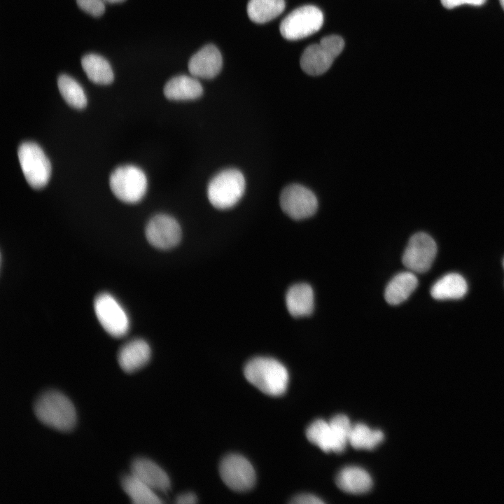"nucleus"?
Wrapping results in <instances>:
<instances>
[{
  "label": "nucleus",
  "instance_id": "nucleus-1",
  "mask_svg": "<svg viewBox=\"0 0 504 504\" xmlns=\"http://www.w3.org/2000/svg\"><path fill=\"white\" fill-rule=\"evenodd\" d=\"M244 374L248 382L269 396H281L288 387V370L273 358L258 356L251 359L244 367Z\"/></svg>",
  "mask_w": 504,
  "mask_h": 504
},
{
  "label": "nucleus",
  "instance_id": "nucleus-2",
  "mask_svg": "<svg viewBox=\"0 0 504 504\" xmlns=\"http://www.w3.org/2000/svg\"><path fill=\"white\" fill-rule=\"evenodd\" d=\"M34 412L42 424L59 431L70 430L76 421L72 402L55 390L45 391L38 396L34 405Z\"/></svg>",
  "mask_w": 504,
  "mask_h": 504
},
{
  "label": "nucleus",
  "instance_id": "nucleus-3",
  "mask_svg": "<svg viewBox=\"0 0 504 504\" xmlns=\"http://www.w3.org/2000/svg\"><path fill=\"white\" fill-rule=\"evenodd\" d=\"M349 418L337 414L329 421L317 419L306 430L307 440L325 452H342L349 444L352 428Z\"/></svg>",
  "mask_w": 504,
  "mask_h": 504
},
{
  "label": "nucleus",
  "instance_id": "nucleus-4",
  "mask_svg": "<svg viewBox=\"0 0 504 504\" xmlns=\"http://www.w3.org/2000/svg\"><path fill=\"white\" fill-rule=\"evenodd\" d=\"M245 188L243 174L237 169H226L211 179L207 187V196L215 208L227 209L239 202Z\"/></svg>",
  "mask_w": 504,
  "mask_h": 504
},
{
  "label": "nucleus",
  "instance_id": "nucleus-5",
  "mask_svg": "<svg viewBox=\"0 0 504 504\" xmlns=\"http://www.w3.org/2000/svg\"><path fill=\"white\" fill-rule=\"evenodd\" d=\"M147 178L144 171L134 165L118 167L111 174L109 186L112 192L120 201L136 203L144 197Z\"/></svg>",
  "mask_w": 504,
  "mask_h": 504
},
{
  "label": "nucleus",
  "instance_id": "nucleus-6",
  "mask_svg": "<svg viewBox=\"0 0 504 504\" xmlns=\"http://www.w3.org/2000/svg\"><path fill=\"white\" fill-rule=\"evenodd\" d=\"M344 46V41L339 36L323 37L318 43L312 44L304 50L300 58L301 69L310 76L325 73Z\"/></svg>",
  "mask_w": 504,
  "mask_h": 504
},
{
  "label": "nucleus",
  "instance_id": "nucleus-7",
  "mask_svg": "<svg viewBox=\"0 0 504 504\" xmlns=\"http://www.w3.org/2000/svg\"><path fill=\"white\" fill-rule=\"evenodd\" d=\"M18 155L29 186L36 189L46 186L51 175V164L43 149L34 142L26 141L20 145Z\"/></svg>",
  "mask_w": 504,
  "mask_h": 504
},
{
  "label": "nucleus",
  "instance_id": "nucleus-8",
  "mask_svg": "<svg viewBox=\"0 0 504 504\" xmlns=\"http://www.w3.org/2000/svg\"><path fill=\"white\" fill-rule=\"evenodd\" d=\"M323 23L322 11L314 6L306 5L286 15L279 25V31L287 40H299L317 32Z\"/></svg>",
  "mask_w": 504,
  "mask_h": 504
},
{
  "label": "nucleus",
  "instance_id": "nucleus-9",
  "mask_svg": "<svg viewBox=\"0 0 504 504\" xmlns=\"http://www.w3.org/2000/svg\"><path fill=\"white\" fill-rule=\"evenodd\" d=\"M282 211L294 220H302L312 216L318 209L316 195L308 188L298 184L285 187L279 197Z\"/></svg>",
  "mask_w": 504,
  "mask_h": 504
},
{
  "label": "nucleus",
  "instance_id": "nucleus-10",
  "mask_svg": "<svg viewBox=\"0 0 504 504\" xmlns=\"http://www.w3.org/2000/svg\"><path fill=\"white\" fill-rule=\"evenodd\" d=\"M94 308L98 321L109 335L120 337L127 334L129 318L113 296L106 293L99 294L94 300Z\"/></svg>",
  "mask_w": 504,
  "mask_h": 504
},
{
  "label": "nucleus",
  "instance_id": "nucleus-11",
  "mask_svg": "<svg viewBox=\"0 0 504 504\" xmlns=\"http://www.w3.org/2000/svg\"><path fill=\"white\" fill-rule=\"evenodd\" d=\"M437 253L434 239L425 232L411 237L402 255V261L409 271L424 273L431 267Z\"/></svg>",
  "mask_w": 504,
  "mask_h": 504
},
{
  "label": "nucleus",
  "instance_id": "nucleus-12",
  "mask_svg": "<svg viewBox=\"0 0 504 504\" xmlns=\"http://www.w3.org/2000/svg\"><path fill=\"white\" fill-rule=\"evenodd\" d=\"M219 470L223 482L234 491H247L251 489L255 482L253 466L241 455H227L221 461Z\"/></svg>",
  "mask_w": 504,
  "mask_h": 504
},
{
  "label": "nucleus",
  "instance_id": "nucleus-13",
  "mask_svg": "<svg viewBox=\"0 0 504 504\" xmlns=\"http://www.w3.org/2000/svg\"><path fill=\"white\" fill-rule=\"evenodd\" d=\"M145 234L150 244L161 250L176 246L182 234L178 222L165 214H157L151 218L146 225Z\"/></svg>",
  "mask_w": 504,
  "mask_h": 504
},
{
  "label": "nucleus",
  "instance_id": "nucleus-14",
  "mask_svg": "<svg viewBox=\"0 0 504 504\" xmlns=\"http://www.w3.org/2000/svg\"><path fill=\"white\" fill-rule=\"evenodd\" d=\"M223 65L219 50L209 44L194 54L188 62V71L195 78L209 79L216 76Z\"/></svg>",
  "mask_w": 504,
  "mask_h": 504
},
{
  "label": "nucleus",
  "instance_id": "nucleus-15",
  "mask_svg": "<svg viewBox=\"0 0 504 504\" xmlns=\"http://www.w3.org/2000/svg\"><path fill=\"white\" fill-rule=\"evenodd\" d=\"M131 473L155 491L165 492L170 489V480L167 474L150 459L136 458L133 460Z\"/></svg>",
  "mask_w": 504,
  "mask_h": 504
},
{
  "label": "nucleus",
  "instance_id": "nucleus-16",
  "mask_svg": "<svg viewBox=\"0 0 504 504\" xmlns=\"http://www.w3.org/2000/svg\"><path fill=\"white\" fill-rule=\"evenodd\" d=\"M149 344L142 339H134L125 344L118 354V361L121 369L132 373L145 366L150 358Z\"/></svg>",
  "mask_w": 504,
  "mask_h": 504
},
{
  "label": "nucleus",
  "instance_id": "nucleus-17",
  "mask_svg": "<svg viewBox=\"0 0 504 504\" xmlns=\"http://www.w3.org/2000/svg\"><path fill=\"white\" fill-rule=\"evenodd\" d=\"M314 292L307 284H296L290 286L286 295V304L290 314L294 317L310 315L314 309Z\"/></svg>",
  "mask_w": 504,
  "mask_h": 504
},
{
  "label": "nucleus",
  "instance_id": "nucleus-18",
  "mask_svg": "<svg viewBox=\"0 0 504 504\" xmlns=\"http://www.w3.org/2000/svg\"><path fill=\"white\" fill-rule=\"evenodd\" d=\"M202 92V85L197 78L192 76H174L164 87V94L170 100H192L200 97Z\"/></svg>",
  "mask_w": 504,
  "mask_h": 504
},
{
  "label": "nucleus",
  "instance_id": "nucleus-19",
  "mask_svg": "<svg viewBox=\"0 0 504 504\" xmlns=\"http://www.w3.org/2000/svg\"><path fill=\"white\" fill-rule=\"evenodd\" d=\"M336 484L343 491L352 494L368 492L372 486L370 474L357 466L343 468L337 475Z\"/></svg>",
  "mask_w": 504,
  "mask_h": 504
},
{
  "label": "nucleus",
  "instance_id": "nucleus-20",
  "mask_svg": "<svg viewBox=\"0 0 504 504\" xmlns=\"http://www.w3.org/2000/svg\"><path fill=\"white\" fill-rule=\"evenodd\" d=\"M418 285V279L411 271L396 274L387 284L384 298L391 305L399 304L405 301Z\"/></svg>",
  "mask_w": 504,
  "mask_h": 504
},
{
  "label": "nucleus",
  "instance_id": "nucleus-21",
  "mask_svg": "<svg viewBox=\"0 0 504 504\" xmlns=\"http://www.w3.org/2000/svg\"><path fill=\"white\" fill-rule=\"evenodd\" d=\"M468 290L465 279L459 274L449 273L439 279L432 286L430 295L435 300L459 299Z\"/></svg>",
  "mask_w": 504,
  "mask_h": 504
},
{
  "label": "nucleus",
  "instance_id": "nucleus-22",
  "mask_svg": "<svg viewBox=\"0 0 504 504\" xmlns=\"http://www.w3.org/2000/svg\"><path fill=\"white\" fill-rule=\"evenodd\" d=\"M82 67L93 83L108 85L113 80V72L108 62L100 55L88 54L81 59Z\"/></svg>",
  "mask_w": 504,
  "mask_h": 504
},
{
  "label": "nucleus",
  "instance_id": "nucleus-23",
  "mask_svg": "<svg viewBox=\"0 0 504 504\" xmlns=\"http://www.w3.org/2000/svg\"><path fill=\"white\" fill-rule=\"evenodd\" d=\"M121 484L123 490L129 496L133 503L158 504L162 502L153 489L132 473L125 475L122 478Z\"/></svg>",
  "mask_w": 504,
  "mask_h": 504
},
{
  "label": "nucleus",
  "instance_id": "nucleus-24",
  "mask_svg": "<svg viewBox=\"0 0 504 504\" xmlns=\"http://www.w3.org/2000/svg\"><path fill=\"white\" fill-rule=\"evenodd\" d=\"M284 8V0H249L247 14L251 21L262 24L279 16Z\"/></svg>",
  "mask_w": 504,
  "mask_h": 504
},
{
  "label": "nucleus",
  "instance_id": "nucleus-25",
  "mask_svg": "<svg viewBox=\"0 0 504 504\" xmlns=\"http://www.w3.org/2000/svg\"><path fill=\"white\" fill-rule=\"evenodd\" d=\"M384 433L380 430H373L367 425L358 423L352 426L349 444L357 449L371 450L384 440Z\"/></svg>",
  "mask_w": 504,
  "mask_h": 504
},
{
  "label": "nucleus",
  "instance_id": "nucleus-26",
  "mask_svg": "<svg viewBox=\"0 0 504 504\" xmlns=\"http://www.w3.org/2000/svg\"><path fill=\"white\" fill-rule=\"evenodd\" d=\"M57 86L62 97L69 106L77 109L86 106V95L76 80L68 75L62 74L58 77Z\"/></svg>",
  "mask_w": 504,
  "mask_h": 504
},
{
  "label": "nucleus",
  "instance_id": "nucleus-27",
  "mask_svg": "<svg viewBox=\"0 0 504 504\" xmlns=\"http://www.w3.org/2000/svg\"><path fill=\"white\" fill-rule=\"evenodd\" d=\"M78 7L85 13L94 16H101L105 10L103 0H76Z\"/></svg>",
  "mask_w": 504,
  "mask_h": 504
},
{
  "label": "nucleus",
  "instance_id": "nucleus-28",
  "mask_svg": "<svg viewBox=\"0 0 504 504\" xmlns=\"http://www.w3.org/2000/svg\"><path fill=\"white\" fill-rule=\"evenodd\" d=\"M486 1V0H441L442 6L448 9L454 8L462 4L482 6Z\"/></svg>",
  "mask_w": 504,
  "mask_h": 504
},
{
  "label": "nucleus",
  "instance_id": "nucleus-29",
  "mask_svg": "<svg viewBox=\"0 0 504 504\" xmlns=\"http://www.w3.org/2000/svg\"><path fill=\"white\" fill-rule=\"evenodd\" d=\"M290 503L295 504H321L323 503V501L312 494H300L294 497Z\"/></svg>",
  "mask_w": 504,
  "mask_h": 504
},
{
  "label": "nucleus",
  "instance_id": "nucleus-30",
  "mask_svg": "<svg viewBox=\"0 0 504 504\" xmlns=\"http://www.w3.org/2000/svg\"><path fill=\"white\" fill-rule=\"evenodd\" d=\"M180 504H192L197 502V496L192 493H185L179 495L176 500Z\"/></svg>",
  "mask_w": 504,
  "mask_h": 504
},
{
  "label": "nucleus",
  "instance_id": "nucleus-31",
  "mask_svg": "<svg viewBox=\"0 0 504 504\" xmlns=\"http://www.w3.org/2000/svg\"><path fill=\"white\" fill-rule=\"evenodd\" d=\"M125 0H103V1L105 3H109V4H115V3H122L125 1Z\"/></svg>",
  "mask_w": 504,
  "mask_h": 504
},
{
  "label": "nucleus",
  "instance_id": "nucleus-32",
  "mask_svg": "<svg viewBox=\"0 0 504 504\" xmlns=\"http://www.w3.org/2000/svg\"><path fill=\"white\" fill-rule=\"evenodd\" d=\"M499 1H500V4L502 8L504 10V0H499Z\"/></svg>",
  "mask_w": 504,
  "mask_h": 504
},
{
  "label": "nucleus",
  "instance_id": "nucleus-33",
  "mask_svg": "<svg viewBox=\"0 0 504 504\" xmlns=\"http://www.w3.org/2000/svg\"><path fill=\"white\" fill-rule=\"evenodd\" d=\"M503 268H504V259H503Z\"/></svg>",
  "mask_w": 504,
  "mask_h": 504
}]
</instances>
